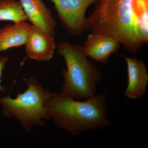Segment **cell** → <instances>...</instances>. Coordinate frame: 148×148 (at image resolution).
Instances as JSON below:
<instances>
[{
	"label": "cell",
	"mask_w": 148,
	"mask_h": 148,
	"mask_svg": "<svg viewBox=\"0 0 148 148\" xmlns=\"http://www.w3.org/2000/svg\"><path fill=\"white\" fill-rule=\"evenodd\" d=\"M148 24V0H99L87 18L92 33L112 35L125 50L136 53L143 47L136 29Z\"/></svg>",
	"instance_id": "cell-1"
},
{
	"label": "cell",
	"mask_w": 148,
	"mask_h": 148,
	"mask_svg": "<svg viewBox=\"0 0 148 148\" xmlns=\"http://www.w3.org/2000/svg\"><path fill=\"white\" fill-rule=\"evenodd\" d=\"M45 107L50 119L60 129L73 136L110 127L107 95H95L77 100L60 92H55Z\"/></svg>",
	"instance_id": "cell-2"
},
{
	"label": "cell",
	"mask_w": 148,
	"mask_h": 148,
	"mask_svg": "<svg viewBox=\"0 0 148 148\" xmlns=\"http://www.w3.org/2000/svg\"><path fill=\"white\" fill-rule=\"evenodd\" d=\"M57 47L58 55L64 58L67 67L62 71L64 83L61 92L77 100L95 95L102 73L88 58L83 46L64 41Z\"/></svg>",
	"instance_id": "cell-3"
},
{
	"label": "cell",
	"mask_w": 148,
	"mask_h": 148,
	"mask_svg": "<svg viewBox=\"0 0 148 148\" xmlns=\"http://www.w3.org/2000/svg\"><path fill=\"white\" fill-rule=\"evenodd\" d=\"M27 88L15 98L10 94L0 98L1 113L8 119L17 121L26 132L30 133L34 127L44 126L50 119L45 107L47 101L55 92L45 89L34 77L26 79Z\"/></svg>",
	"instance_id": "cell-4"
},
{
	"label": "cell",
	"mask_w": 148,
	"mask_h": 148,
	"mask_svg": "<svg viewBox=\"0 0 148 148\" xmlns=\"http://www.w3.org/2000/svg\"><path fill=\"white\" fill-rule=\"evenodd\" d=\"M99 0H51L61 24L72 36L79 37L88 30L86 12Z\"/></svg>",
	"instance_id": "cell-5"
},
{
	"label": "cell",
	"mask_w": 148,
	"mask_h": 148,
	"mask_svg": "<svg viewBox=\"0 0 148 148\" xmlns=\"http://www.w3.org/2000/svg\"><path fill=\"white\" fill-rule=\"evenodd\" d=\"M54 36L32 25L25 45L27 58L39 62L51 60L56 46Z\"/></svg>",
	"instance_id": "cell-6"
},
{
	"label": "cell",
	"mask_w": 148,
	"mask_h": 148,
	"mask_svg": "<svg viewBox=\"0 0 148 148\" xmlns=\"http://www.w3.org/2000/svg\"><path fill=\"white\" fill-rule=\"evenodd\" d=\"M120 45L118 40L112 35L94 33L88 36L83 45L88 57L96 62L106 64L110 56L117 52Z\"/></svg>",
	"instance_id": "cell-7"
},
{
	"label": "cell",
	"mask_w": 148,
	"mask_h": 148,
	"mask_svg": "<svg viewBox=\"0 0 148 148\" xmlns=\"http://www.w3.org/2000/svg\"><path fill=\"white\" fill-rule=\"evenodd\" d=\"M127 64L128 84L124 95L138 100L145 94L148 83L147 68L145 63L135 57H125Z\"/></svg>",
	"instance_id": "cell-8"
},
{
	"label": "cell",
	"mask_w": 148,
	"mask_h": 148,
	"mask_svg": "<svg viewBox=\"0 0 148 148\" xmlns=\"http://www.w3.org/2000/svg\"><path fill=\"white\" fill-rule=\"evenodd\" d=\"M28 21L54 36L57 23L51 11L42 0H19Z\"/></svg>",
	"instance_id": "cell-9"
},
{
	"label": "cell",
	"mask_w": 148,
	"mask_h": 148,
	"mask_svg": "<svg viewBox=\"0 0 148 148\" xmlns=\"http://www.w3.org/2000/svg\"><path fill=\"white\" fill-rule=\"evenodd\" d=\"M32 26L25 21L8 24L0 29V52L25 45Z\"/></svg>",
	"instance_id": "cell-10"
},
{
	"label": "cell",
	"mask_w": 148,
	"mask_h": 148,
	"mask_svg": "<svg viewBox=\"0 0 148 148\" xmlns=\"http://www.w3.org/2000/svg\"><path fill=\"white\" fill-rule=\"evenodd\" d=\"M28 21L19 1L0 0V21L14 23Z\"/></svg>",
	"instance_id": "cell-11"
},
{
	"label": "cell",
	"mask_w": 148,
	"mask_h": 148,
	"mask_svg": "<svg viewBox=\"0 0 148 148\" xmlns=\"http://www.w3.org/2000/svg\"><path fill=\"white\" fill-rule=\"evenodd\" d=\"M9 61V58L7 56H0V92L3 93L7 91L4 85H2L1 77L3 71L4 70L6 65Z\"/></svg>",
	"instance_id": "cell-12"
}]
</instances>
